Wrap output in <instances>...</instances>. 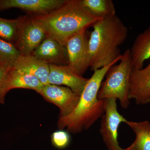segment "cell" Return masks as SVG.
<instances>
[{
  "label": "cell",
  "instance_id": "obj_18",
  "mask_svg": "<svg viewBox=\"0 0 150 150\" xmlns=\"http://www.w3.org/2000/svg\"><path fill=\"white\" fill-rule=\"evenodd\" d=\"M21 17L9 20L0 18V38L15 44L18 38Z\"/></svg>",
  "mask_w": 150,
  "mask_h": 150
},
{
  "label": "cell",
  "instance_id": "obj_3",
  "mask_svg": "<svg viewBox=\"0 0 150 150\" xmlns=\"http://www.w3.org/2000/svg\"><path fill=\"white\" fill-rule=\"evenodd\" d=\"M33 17L42 25L46 35L64 46L77 33L101 20L89 12L81 0H66L64 5L56 10Z\"/></svg>",
  "mask_w": 150,
  "mask_h": 150
},
{
  "label": "cell",
  "instance_id": "obj_2",
  "mask_svg": "<svg viewBox=\"0 0 150 150\" xmlns=\"http://www.w3.org/2000/svg\"><path fill=\"white\" fill-rule=\"evenodd\" d=\"M96 70L88 79L79 101L71 113L64 117H59L57 126L60 130L66 129L69 133L77 134L87 130L104 114L105 100H99L98 94L103 79L108 69L117 62Z\"/></svg>",
  "mask_w": 150,
  "mask_h": 150
},
{
  "label": "cell",
  "instance_id": "obj_20",
  "mask_svg": "<svg viewBox=\"0 0 150 150\" xmlns=\"http://www.w3.org/2000/svg\"><path fill=\"white\" fill-rule=\"evenodd\" d=\"M51 139L52 145L54 147L62 149L69 145L71 137L67 131L60 130L54 132L51 135Z\"/></svg>",
  "mask_w": 150,
  "mask_h": 150
},
{
  "label": "cell",
  "instance_id": "obj_12",
  "mask_svg": "<svg viewBox=\"0 0 150 150\" xmlns=\"http://www.w3.org/2000/svg\"><path fill=\"white\" fill-rule=\"evenodd\" d=\"M32 55L48 64L67 66L68 58L66 46H62L52 38L46 35Z\"/></svg>",
  "mask_w": 150,
  "mask_h": 150
},
{
  "label": "cell",
  "instance_id": "obj_11",
  "mask_svg": "<svg viewBox=\"0 0 150 150\" xmlns=\"http://www.w3.org/2000/svg\"><path fill=\"white\" fill-rule=\"evenodd\" d=\"M129 97L137 104L150 103V64L144 69L132 70Z\"/></svg>",
  "mask_w": 150,
  "mask_h": 150
},
{
  "label": "cell",
  "instance_id": "obj_10",
  "mask_svg": "<svg viewBox=\"0 0 150 150\" xmlns=\"http://www.w3.org/2000/svg\"><path fill=\"white\" fill-rule=\"evenodd\" d=\"M48 84L65 86L80 96L88 79L75 74L68 65L49 64Z\"/></svg>",
  "mask_w": 150,
  "mask_h": 150
},
{
  "label": "cell",
  "instance_id": "obj_9",
  "mask_svg": "<svg viewBox=\"0 0 150 150\" xmlns=\"http://www.w3.org/2000/svg\"><path fill=\"white\" fill-rule=\"evenodd\" d=\"M66 0H0V11L20 9L30 16H38L50 13L62 6Z\"/></svg>",
  "mask_w": 150,
  "mask_h": 150
},
{
  "label": "cell",
  "instance_id": "obj_4",
  "mask_svg": "<svg viewBox=\"0 0 150 150\" xmlns=\"http://www.w3.org/2000/svg\"><path fill=\"white\" fill-rule=\"evenodd\" d=\"M120 62L110 67L105 74L98 94L99 100L118 99L121 107L127 109L130 104L129 95L130 77L133 69L130 49H126Z\"/></svg>",
  "mask_w": 150,
  "mask_h": 150
},
{
  "label": "cell",
  "instance_id": "obj_21",
  "mask_svg": "<svg viewBox=\"0 0 150 150\" xmlns=\"http://www.w3.org/2000/svg\"><path fill=\"white\" fill-rule=\"evenodd\" d=\"M12 67L10 65L0 64V103L2 104L4 102L5 97L7 93L5 88L6 79Z\"/></svg>",
  "mask_w": 150,
  "mask_h": 150
},
{
  "label": "cell",
  "instance_id": "obj_8",
  "mask_svg": "<svg viewBox=\"0 0 150 150\" xmlns=\"http://www.w3.org/2000/svg\"><path fill=\"white\" fill-rule=\"evenodd\" d=\"M36 92L46 101L59 108V117H64L71 113L77 105L80 97L69 87L50 84L43 86Z\"/></svg>",
  "mask_w": 150,
  "mask_h": 150
},
{
  "label": "cell",
  "instance_id": "obj_16",
  "mask_svg": "<svg viewBox=\"0 0 150 150\" xmlns=\"http://www.w3.org/2000/svg\"><path fill=\"white\" fill-rule=\"evenodd\" d=\"M135 134L134 142L125 150H150V123L148 121L134 122L127 121L126 123Z\"/></svg>",
  "mask_w": 150,
  "mask_h": 150
},
{
  "label": "cell",
  "instance_id": "obj_13",
  "mask_svg": "<svg viewBox=\"0 0 150 150\" xmlns=\"http://www.w3.org/2000/svg\"><path fill=\"white\" fill-rule=\"evenodd\" d=\"M12 67L21 71L35 76L44 85L48 84L49 64L33 55H21Z\"/></svg>",
  "mask_w": 150,
  "mask_h": 150
},
{
  "label": "cell",
  "instance_id": "obj_6",
  "mask_svg": "<svg viewBox=\"0 0 150 150\" xmlns=\"http://www.w3.org/2000/svg\"><path fill=\"white\" fill-rule=\"evenodd\" d=\"M86 30H82L77 33L68 40L66 45L68 66L75 74L81 76L90 68L89 38Z\"/></svg>",
  "mask_w": 150,
  "mask_h": 150
},
{
  "label": "cell",
  "instance_id": "obj_14",
  "mask_svg": "<svg viewBox=\"0 0 150 150\" xmlns=\"http://www.w3.org/2000/svg\"><path fill=\"white\" fill-rule=\"evenodd\" d=\"M44 85L38 78L12 67L7 76L5 88L7 92L15 88L32 89L37 91Z\"/></svg>",
  "mask_w": 150,
  "mask_h": 150
},
{
  "label": "cell",
  "instance_id": "obj_19",
  "mask_svg": "<svg viewBox=\"0 0 150 150\" xmlns=\"http://www.w3.org/2000/svg\"><path fill=\"white\" fill-rule=\"evenodd\" d=\"M21 55L14 44L0 38V64L13 66Z\"/></svg>",
  "mask_w": 150,
  "mask_h": 150
},
{
  "label": "cell",
  "instance_id": "obj_15",
  "mask_svg": "<svg viewBox=\"0 0 150 150\" xmlns=\"http://www.w3.org/2000/svg\"><path fill=\"white\" fill-rule=\"evenodd\" d=\"M130 50L133 69H142L150 58V26L137 35Z\"/></svg>",
  "mask_w": 150,
  "mask_h": 150
},
{
  "label": "cell",
  "instance_id": "obj_1",
  "mask_svg": "<svg viewBox=\"0 0 150 150\" xmlns=\"http://www.w3.org/2000/svg\"><path fill=\"white\" fill-rule=\"evenodd\" d=\"M92 27L88 46L90 69L94 71L116 60H121L122 54L120 47L128 37V29L116 15L100 20Z\"/></svg>",
  "mask_w": 150,
  "mask_h": 150
},
{
  "label": "cell",
  "instance_id": "obj_5",
  "mask_svg": "<svg viewBox=\"0 0 150 150\" xmlns=\"http://www.w3.org/2000/svg\"><path fill=\"white\" fill-rule=\"evenodd\" d=\"M105 102L104 114L101 117L100 132L108 150H125L119 146L118 129L120 124L128 120L120 114L117 109V99L108 98Z\"/></svg>",
  "mask_w": 150,
  "mask_h": 150
},
{
  "label": "cell",
  "instance_id": "obj_17",
  "mask_svg": "<svg viewBox=\"0 0 150 150\" xmlns=\"http://www.w3.org/2000/svg\"><path fill=\"white\" fill-rule=\"evenodd\" d=\"M83 6L94 16L100 19L116 15L115 9L111 0H81Z\"/></svg>",
  "mask_w": 150,
  "mask_h": 150
},
{
  "label": "cell",
  "instance_id": "obj_7",
  "mask_svg": "<svg viewBox=\"0 0 150 150\" xmlns=\"http://www.w3.org/2000/svg\"><path fill=\"white\" fill-rule=\"evenodd\" d=\"M41 24L33 17H21L18 38L15 46L22 55H32L46 37Z\"/></svg>",
  "mask_w": 150,
  "mask_h": 150
}]
</instances>
